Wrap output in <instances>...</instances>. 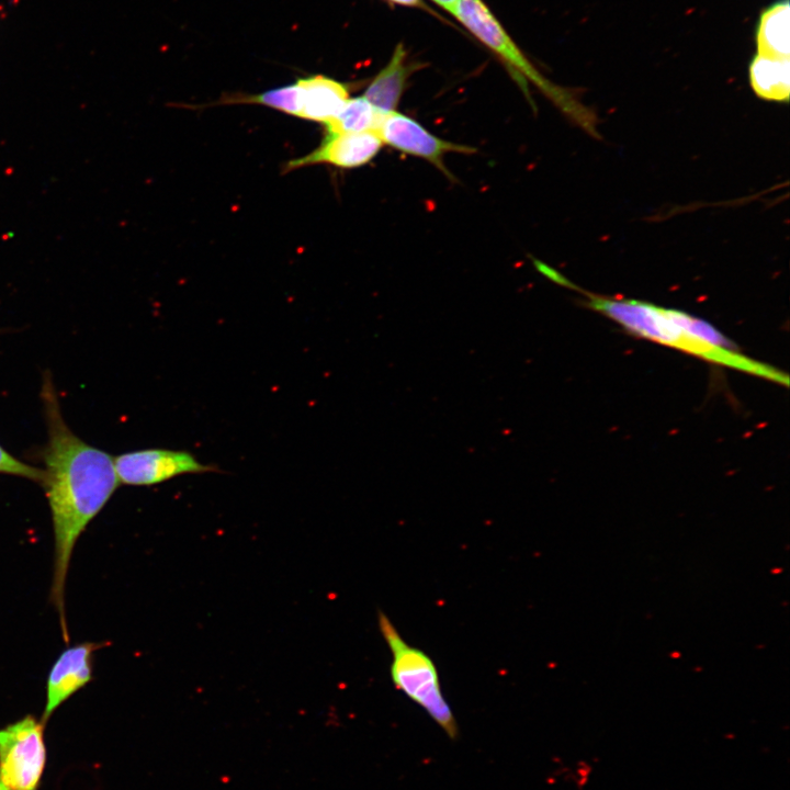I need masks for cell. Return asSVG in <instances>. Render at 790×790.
Masks as SVG:
<instances>
[{
	"label": "cell",
	"instance_id": "cell-11",
	"mask_svg": "<svg viewBox=\"0 0 790 790\" xmlns=\"http://www.w3.org/2000/svg\"><path fill=\"white\" fill-rule=\"evenodd\" d=\"M414 70L415 65L407 59L404 46L397 45L392 58L370 82L363 97L383 112L396 111Z\"/></svg>",
	"mask_w": 790,
	"mask_h": 790
},
{
	"label": "cell",
	"instance_id": "cell-4",
	"mask_svg": "<svg viewBox=\"0 0 790 790\" xmlns=\"http://www.w3.org/2000/svg\"><path fill=\"white\" fill-rule=\"evenodd\" d=\"M379 629L392 653L391 678L394 686L420 706L451 738L458 724L445 701L433 661L424 651L410 646L387 616L379 611Z\"/></svg>",
	"mask_w": 790,
	"mask_h": 790
},
{
	"label": "cell",
	"instance_id": "cell-3",
	"mask_svg": "<svg viewBox=\"0 0 790 790\" xmlns=\"http://www.w3.org/2000/svg\"><path fill=\"white\" fill-rule=\"evenodd\" d=\"M453 15L508 66L528 94V82L538 87L565 115L597 137L596 116L566 89L544 76L528 60L482 0H459Z\"/></svg>",
	"mask_w": 790,
	"mask_h": 790
},
{
	"label": "cell",
	"instance_id": "cell-13",
	"mask_svg": "<svg viewBox=\"0 0 790 790\" xmlns=\"http://www.w3.org/2000/svg\"><path fill=\"white\" fill-rule=\"evenodd\" d=\"M749 82L757 97L788 102L790 93L789 58L757 54L749 65Z\"/></svg>",
	"mask_w": 790,
	"mask_h": 790
},
{
	"label": "cell",
	"instance_id": "cell-2",
	"mask_svg": "<svg viewBox=\"0 0 790 790\" xmlns=\"http://www.w3.org/2000/svg\"><path fill=\"white\" fill-rule=\"evenodd\" d=\"M577 290H579L576 286ZM587 305L641 338L665 345L712 363L789 385L786 373L736 350V346L709 323L687 313L636 300L611 298L579 290Z\"/></svg>",
	"mask_w": 790,
	"mask_h": 790
},
{
	"label": "cell",
	"instance_id": "cell-12",
	"mask_svg": "<svg viewBox=\"0 0 790 790\" xmlns=\"http://www.w3.org/2000/svg\"><path fill=\"white\" fill-rule=\"evenodd\" d=\"M756 45L757 54L789 58V0H778L761 12L756 27Z\"/></svg>",
	"mask_w": 790,
	"mask_h": 790
},
{
	"label": "cell",
	"instance_id": "cell-16",
	"mask_svg": "<svg viewBox=\"0 0 790 790\" xmlns=\"http://www.w3.org/2000/svg\"><path fill=\"white\" fill-rule=\"evenodd\" d=\"M0 473L20 476L43 484L45 472L14 458L0 445Z\"/></svg>",
	"mask_w": 790,
	"mask_h": 790
},
{
	"label": "cell",
	"instance_id": "cell-6",
	"mask_svg": "<svg viewBox=\"0 0 790 790\" xmlns=\"http://www.w3.org/2000/svg\"><path fill=\"white\" fill-rule=\"evenodd\" d=\"M382 144L398 151L421 158L439 169L450 180H455L444 163L447 154H474L472 146L440 138L419 122L397 111L386 112L376 129Z\"/></svg>",
	"mask_w": 790,
	"mask_h": 790
},
{
	"label": "cell",
	"instance_id": "cell-17",
	"mask_svg": "<svg viewBox=\"0 0 790 790\" xmlns=\"http://www.w3.org/2000/svg\"><path fill=\"white\" fill-rule=\"evenodd\" d=\"M432 1L453 15L459 0H432Z\"/></svg>",
	"mask_w": 790,
	"mask_h": 790
},
{
	"label": "cell",
	"instance_id": "cell-8",
	"mask_svg": "<svg viewBox=\"0 0 790 790\" xmlns=\"http://www.w3.org/2000/svg\"><path fill=\"white\" fill-rule=\"evenodd\" d=\"M99 644L83 642L63 651L53 664L46 681L43 721L92 679L93 654Z\"/></svg>",
	"mask_w": 790,
	"mask_h": 790
},
{
	"label": "cell",
	"instance_id": "cell-15",
	"mask_svg": "<svg viewBox=\"0 0 790 790\" xmlns=\"http://www.w3.org/2000/svg\"><path fill=\"white\" fill-rule=\"evenodd\" d=\"M226 103H255L266 105L283 113L300 116L302 108L301 88L295 82L268 90L258 94L236 95L226 100Z\"/></svg>",
	"mask_w": 790,
	"mask_h": 790
},
{
	"label": "cell",
	"instance_id": "cell-9",
	"mask_svg": "<svg viewBox=\"0 0 790 790\" xmlns=\"http://www.w3.org/2000/svg\"><path fill=\"white\" fill-rule=\"evenodd\" d=\"M383 144L374 132L326 134L321 144L309 154L289 162L287 169L316 163L338 168H358L370 162Z\"/></svg>",
	"mask_w": 790,
	"mask_h": 790
},
{
	"label": "cell",
	"instance_id": "cell-10",
	"mask_svg": "<svg viewBox=\"0 0 790 790\" xmlns=\"http://www.w3.org/2000/svg\"><path fill=\"white\" fill-rule=\"evenodd\" d=\"M296 82L302 94L298 117L325 124L349 99V89L346 84L323 75L302 78Z\"/></svg>",
	"mask_w": 790,
	"mask_h": 790
},
{
	"label": "cell",
	"instance_id": "cell-5",
	"mask_svg": "<svg viewBox=\"0 0 790 790\" xmlns=\"http://www.w3.org/2000/svg\"><path fill=\"white\" fill-rule=\"evenodd\" d=\"M45 763L43 720L29 714L0 730V790H38Z\"/></svg>",
	"mask_w": 790,
	"mask_h": 790
},
{
	"label": "cell",
	"instance_id": "cell-1",
	"mask_svg": "<svg viewBox=\"0 0 790 790\" xmlns=\"http://www.w3.org/2000/svg\"><path fill=\"white\" fill-rule=\"evenodd\" d=\"M43 399L48 427V442L43 452L46 466L43 486L54 532L50 599L67 641L65 585L74 548L120 482L112 455L86 443L68 428L50 379L44 384Z\"/></svg>",
	"mask_w": 790,
	"mask_h": 790
},
{
	"label": "cell",
	"instance_id": "cell-14",
	"mask_svg": "<svg viewBox=\"0 0 790 790\" xmlns=\"http://www.w3.org/2000/svg\"><path fill=\"white\" fill-rule=\"evenodd\" d=\"M384 113L363 95L349 98L339 112L325 123V129L327 134L376 133Z\"/></svg>",
	"mask_w": 790,
	"mask_h": 790
},
{
	"label": "cell",
	"instance_id": "cell-7",
	"mask_svg": "<svg viewBox=\"0 0 790 790\" xmlns=\"http://www.w3.org/2000/svg\"><path fill=\"white\" fill-rule=\"evenodd\" d=\"M114 459L119 482L132 486H151L183 474L218 472L215 465L201 463L192 453L170 449H144Z\"/></svg>",
	"mask_w": 790,
	"mask_h": 790
}]
</instances>
